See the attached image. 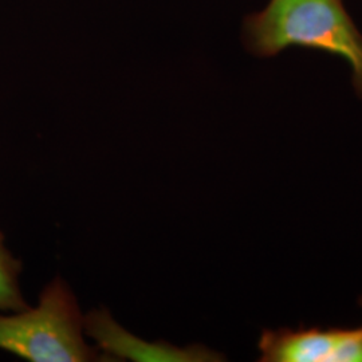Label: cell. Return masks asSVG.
<instances>
[{
  "mask_svg": "<svg viewBox=\"0 0 362 362\" xmlns=\"http://www.w3.org/2000/svg\"><path fill=\"white\" fill-rule=\"evenodd\" d=\"M247 50L270 58L288 47H305L344 58L351 69L356 94L362 98V34L342 0H270L243 26Z\"/></svg>",
  "mask_w": 362,
  "mask_h": 362,
  "instance_id": "1",
  "label": "cell"
},
{
  "mask_svg": "<svg viewBox=\"0 0 362 362\" xmlns=\"http://www.w3.org/2000/svg\"><path fill=\"white\" fill-rule=\"evenodd\" d=\"M0 349L31 362H110L88 344L85 314L59 275L43 287L37 306L0 314Z\"/></svg>",
  "mask_w": 362,
  "mask_h": 362,
  "instance_id": "2",
  "label": "cell"
},
{
  "mask_svg": "<svg viewBox=\"0 0 362 362\" xmlns=\"http://www.w3.org/2000/svg\"><path fill=\"white\" fill-rule=\"evenodd\" d=\"M260 362H362V327L263 330Z\"/></svg>",
  "mask_w": 362,
  "mask_h": 362,
  "instance_id": "3",
  "label": "cell"
},
{
  "mask_svg": "<svg viewBox=\"0 0 362 362\" xmlns=\"http://www.w3.org/2000/svg\"><path fill=\"white\" fill-rule=\"evenodd\" d=\"M85 333L110 362H220L226 357L206 345L177 346L167 341H146L130 333L107 308L85 314Z\"/></svg>",
  "mask_w": 362,
  "mask_h": 362,
  "instance_id": "4",
  "label": "cell"
},
{
  "mask_svg": "<svg viewBox=\"0 0 362 362\" xmlns=\"http://www.w3.org/2000/svg\"><path fill=\"white\" fill-rule=\"evenodd\" d=\"M21 272L22 262L7 248L4 233L0 231V311H21L30 306L19 284Z\"/></svg>",
  "mask_w": 362,
  "mask_h": 362,
  "instance_id": "5",
  "label": "cell"
},
{
  "mask_svg": "<svg viewBox=\"0 0 362 362\" xmlns=\"http://www.w3.org/2000/svg\"><path fill=\"white\" fill-rule=\"evenodd\" d=\"M358 303H360V306L362 308V296L361 298H360V300H358Z\"/></svg>",
  "mask_w": 362,
  "mask_h": 362,
  "instance_id": "6",
  "label": "cell"
}]
</instances>
